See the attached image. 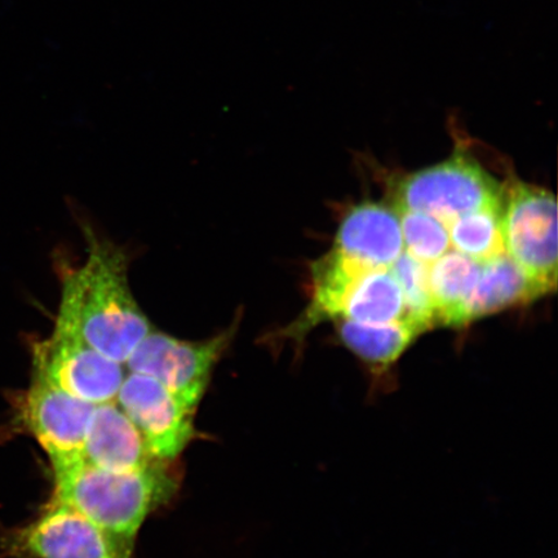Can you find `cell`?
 Here are the masks:
<instances>
[{
	"label": "cell",
	"instance_id": "1",
	"mask_svg": "<svg viewBox=\"0 0 558 558\" xmlns=\"http://www.w3.org/2000/svg\"><path fill=\"white\" fill-rule=\"evenodd\" d=\"M87 260L80 268L61 267V299L56 325L80 337L104 357L125 365L153 330L129 281V256L89 226H82Z\"/></svg>",
	"mask_w": 558,
	"mask_h": 558
},
{
	"label": "cell",
	"instance_id": "2",
	"mask_svg": "<svg viewBox=\"0 0 558 558\" xmlns=\"http://www.w3.org/2000/svg\"><path fill=\"white\" fill-rule=\"evenodd\" d=\"M169 462L143 470L111 472L82 460L52 466L51 500L60 501L94 522L120 558H132L140 529L177 494L179 481Z\"/></svg>",
	"mask_w": 558,
	"mask_h": 558
},
{
	"label": "cell",
	"instance_id": "3",
	"mask_svg": "<svg viewBox=\"0 0 558 558\" xmlns=\"http://www.w3.org/2000/svg\"><path fill=\"white\" fill-rule=\"evenodd\" d=\"M504 201L505 190L498 181L462 151L408 174L395 191L396 211L428 214L446 227L466 214L501 209Z\"/></svg>",
	"mask_w": 558,
	"mask_h": 558
},
{
	"label": "cell",
	"instance_id": "4",
	"mask_svg": "<svg viewBox=\"0 0 558 558\" xmlns=\"http://www.w3.org/2000/svg\"><path fill=\"white\" fill-rule=\"evenodd\" d=\"M501 230L506 254L549 294L557 286V202L543 187L512 180L505 191Z\"/></svg>",
	"mask_w": 558,
	"mask_h": 558
},
{
	"label": "cell",
	"instance_id": "5",
	"mask_svg": "<svg viewBox=\"0 0 558 558\" xmlns=\"http://www.w3.org/2000/svg\"><path fill=\"white\" fill-rule=\"evenodd\" d=\"M236 316L229 329L207 340L191 341L153 329L125 362L130 373L150 376L187 407L197 410L222 355L239 331Z\"/></svg>",
	"mask_w": 558,
	"mask_h": 558
},
{
	"label": "cell",
	"instance_id": "6",
	"mask_svg": "<svg viewBox=\"0 0 558 558\" xmlns=\"http://www.w3.org/2000/svg\"><path fill=\"white\" fill-rule=\"evenodd\" d=\"M94 409L95 404L32 374L29 387L13 401L11 427L33 437L51 466L64 465L81 460Z\"/></svg>",
	"mask_w": 558,
	"mask_h": 558
},
{
	"label": "cell",
	"instance_id": "7",
	"mask_svg": "<svg viewBox=\"0 0 558 558\" xmlns=\"http://www.w3.org/2000/svg\"><path fill=\"white\" fill-rule=\"evenodd\" d=\"M32 374L95 407L116 401L128 375L123 365L56 324L50 337L33 343Z\"/></svg>",
	"mask_w": 558,
	"mask_h": 558
},
{
	"label": "cell",
	"instance_id": "8",
	"mask_svg": "<svg viewBox=\"0 0 558 558\" xmlns=\"http://www.w3.org/2000/svg\"><path fill=\"white\" fill-rule=\"evenodd\" d=\"M116 402L135 424L153 456L162 462H172L197 437V410L148 375H125Z\"/></svg>",
	"mask_w": 558,
	"mask_h": 558
},
{
	"label": "cell",
	"instance_id": "9",
	"mask_svg": "<svg viewBox=\"0 0 558 558\" xmlns=\"http://www.w3.org/2000/svg\"><path fill=\"white\" fill-rule=\"evenodd\" d=\"M0 548L11 558H120L94 522L54 500L37 519L7 533Z\"/></svg>",
	"mask_w": 558,
	"mask_h": 558
},
{
	"label": "cell",
	"instance_id": "10",
	"mask_svg": "<svg viewBox=\"0 0 558 558\" xmlns=\"http://www.w3.org/2000/svg\"><path fill=\"white\" fill-rule=\"evenodd\" d=\"M332 247L369 268L392 267L404 251L399 213L378 202L354 206L341 221Z\"/></svg>",
	"mask_w": 558,
	"mask_h": 558
},
{
	"label": "cell",
	"instance_id": "11",
	"mask_svg": "<svg viewBox=\"0 0 558 558\" xmlns=\"http://www.w3.org/2000/svg\"><path fill=\"white\" fill-rule=\"evenodd\" d=\"M82 462L111 472H130L162 462L116 401L97 404L83 444Z\"/></svg>",
	"mask_w": 558,
	"mask_h": 558
},
{
	"label": "cell",
	"instance_id": "12",
	"mask_svg": "<svg viewBox=\"0 0 558 558\" xmlns=\"http://www.w3.org/2000/svg\"><path fill=\"white\" fill-rule=\"evenodd\" d=\"M507 254L483 264L476 286L462 313V327L490 314L546 296Z\"/></svg>",
	"mask_w": 558,
	"mask_h": 558
},
{
	"label": "cell",
	"instance_id": "13",
	"mask_svg": "<svg viewBox=\"0 0 558 558\" xmlns=\"http://www.w3.org/2000/svg\"><path fill=\"white\" fill-rule=\"evenodd\" d=\"M341 343L366 365L378 372L392 367L411 344L425 332L411 320L361 324L335 320Z\"/></svg>",
	"mask_w": 558,
	"mask_h": 558
},
{
	"label": "cell",
	"instance_id": "14",
	"mask_svg": "<svg viewBox=\"0 0 558 558\" xmlns=\"http://www.w3.org/2000/svg\"><path fill=\"white\" fill-rule=\"evenodd\" d=\"M340 319L361 324L411 320L408 317L401 286L392 270L390 268L374 269L361 276L349 291L335 320Z\"/></svg>",
	"mask_w": 558,
	"mask_h": 558
},
{
	"label": "cell",
	"instance_id": "15",
	"mask_svg": "<svg viewBox=\"0 0 558 558\" xmlns=\"http://www.w3.org/2000/svg\"><path fill=\"white\" fill-rule=\"evenodd\" d=\"M483 264L448 251L428 267V281L434 299L437 326L462 327V313L476 286Z\"/></svg>",
	"mask_w": 558,
	"mask_h": 558
},
{
	"label": "cell",
	"instance_id": "16",
	"mask_svg": "<svg viewBox=\"0 0 558 558\" xmlns=\"http://www.w3.org/2000/svg\"><path fill=\"white\" fill-rule=\"evenodd\" d=\"M501 209H484L453 220L446 227L449 230L450 246L480 264L506 254Z\"/></svg>",
	"mask_w": 558,
	"mask_h": 558
},
{
	"label": "cell",
	"instance_id": "17",
	"mask_svg": "<svg viewBox=\"0 0 558 558\" xmlns=\"http://www.w3.org/2000/svg\"><path fill=\"white\" fill-rule=\"evenodd\" d=\"M428 267L429 265L415 260L404 251L390 267L401 286L408 317L422 326L425 331L437 327L436 310L429 289Z\"/></svg>",
	"mask_w": 558,
	"mask_h": 558
},
{
	"label": "cell",
	"instance_id": "18",
	"mask_svg": "<svg viewBox=\"0 0 558 558\" xmlns=\"http://www.w3.org/2000/svg\"><path fill=\"white\" fill-rule=\"evenodd\" d=\"M400 215L404 253L430 265L448 253L449 230L441 221L418 211H397Z\"/></svg>",
	"mask_w": 558,
	"mask_h": 558
}]
</instances>
